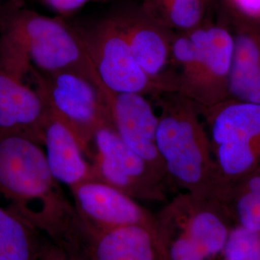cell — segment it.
<instances>
[{"mask_svg": "<svg viewBox=\"0 0 260 260\" xmlns=\"http://www.w3.org/2000/svg\"><path fill=\"white\" fill-rule=\"evenodd\" d=\"M32 69L19 45L0 34V135L20 134L43 145L48 110Z\"/></svg>", "mask_w": 260, "mask_h": 260, "instance_id": "9", "label": "cell"}, {"mask_svg": "<svg viewBox=\"0 0 260 260\" xmlns=\"http://www.w3.org/2000/svg\"><path fill=\"white\" fill-rule=\"evenodd\" d=\"M43 145L48 167L59 183L72 189L94 179L91 161L74 132L49 111Z\"/></svg>", "mask_w": 260, "mask_h": 260, "instance_id": "16", "label": "cell"}, {"mask_svg": "<svg viewBox=\"0 0 260 260\" xmlns=\"http://www.w3.org/2000/svg\"><path fill=\"white\" fill-rule=\"evenodd\" d=\"M200 112L230 192L234 183L260 169V104L229 98Z\"/></svg>", "mask_w": 260, "mask_h": 260, "instance_id": "6", "label": "cell"}, {"mask_svg": "<svg viewBox=\"0 0 260 260\" xmlns=\"http://www.w3.org/2000/svg\"><path fill=\"white\" fill-rule=\"evenodd\" d=\"M216 260H260V235L233 223L223 251Z\"/></svg>", "mask_w": 260, "mask_h": 260, "instance_id": "20", "label": "cell"}, {"mask_svg": "<svg viewBox=\"0 0 260 260\" xmlns=\"http://www.w3.org/2000/svg\"><path fill=\"white\" fill-rule=\"evenodd\" d=\"M81 219L98 229L142 226L154 234V213L137 200L99 180L70 189Z\"/></svg>", "mask_w": 260, "mask_h": 260, "instance_id": "12", "label": "cell"}, {"mask_svg": "<svg viewBox=\"0 0 260 260\" xmlns=\"http://www.w3.org/2000/svg\"><path fill=\"white\" fill-rule=\"evenodd\" d=\"M233 49V30L223 14L217 21L208 15L200 26L176 33L171 53L175 93L200 108L228 100Z\"/></svg>", "mask_w": 260, "mask_h": 260, "instance_id": "3", "label": "cell"}, {"mask_svg": "<svg viewBox=\"0 0 260 260\" xmlns=\"http://www.w3.org/2000/svg\"><path fill=\"white\" fill-rule=\"evenodd\" d=\"M44 7L52 11L56 16L69 18L90 2H103L107 0H38Z\"/></svg>", "mask_w": 260, "mask_h": 260, "instance_id": "21", "label": "cell"}, {"mask_svg": "<svg viewBox=\"0 0 260 260\" xmlns=\"http://www.w3.org/2000/svg\"><path fill=\"white\" fill-rule=\"evenodd\" d=\"M103 91L112 126L121 139L167 177L156 144L159 116L149 103L148 95L112 92L104 87Z\"/></svg>", "mask_w": 260, "mask_h": 260, "instance_id": "13", "label": "cell"}, {"mask_svg": "<svg viewBox=\"0 0 260 260\" xmlns=\"http://www.w3.org/2000/svg\"><path fill=\"white\" fill-rule=\"evenodd\" d=\"M212 3L213 0H143L140 8L160 25L178 33L200 26Z\"/></svg>", "mask_w": 260, "mask_h": 260, "instance_id": "17", "label": "cell"}, {"mask_svg": "<svg viewBox=\"0 0 260 260\" xmlns=\"http://www.w3.org/2000/svg\"><path fill=\"white\" fill-rule=\"evenodd\" d=\"M90 161L94 180L104 182L138 202H167L174 187L121 139L111 122L96 131Z\"/></svg>", "mask_w": 260, "mask_h": 260, "instance_id": "10", "label": "cell"}, {"mask_svg": "<svg viewBox=\"0 0 260 260\" xmlns=\"http://www.w3.org/2000/svg\"><path fill=\"white\" fill-rule=\"evenodd\" d=\"M74 25L104 88L156 98L167 93L137 63L113 14L87 24Z\"/></svg>", "mask_w": 260, "mask_h": 260, "instance_id": "8", "label": "cell"}, {"mask_svg": "<svg viewBox=\"0 0 260 260\" xmlns=\"http://www.w3.org/2000/svg\"><path fill=\"white\" fill-rule=\"evenodd\" d=\"M75 255L88 260H161L154 234L148 229H98L83 220L81 249Z\"/></svg>", "mask_w": 260, "mask_h": 260, "instance_id": "14", "label": "cell"}, {"mask_svg": "<svg viewBox=\"0 0 260 260\" xmlns=\"http://www.w3.org/2000/svg\"><path fill=\"white\" fill-rule=\"evenodd\" d=\"M72 255V254H71ZM75 260H88L86 258H84L83 256H80V255H72Z\"/></svg>", "mask_w": 260, "mask_h": 260, "instance_id": "24", "label": "cell"}, {"mask_svg": "<svg viewBox=\"0 0 260 260\" xmlns=\"http://www.w3.org/2000/svg\"><path fill=\"white\" fill-rule=\"evenodd\" d=\"M59 184L41 144L20 134L0 135V204L75 254L82 221Z\"/></svg>", "mask_w": 260, "mask_h": 260, "instance_id": "1", "label": "cell"}, {"mask_svg": "<svg viewBox=\"0 0 260 260\" xmlns=\"http://www.w3.org/2000/svg\"><path fill=\"white\" fill-rule=\"evenodd\" d=\"M113 15L143 71L166 93H175L171 53L176 33L150 19L140 6L119 10Z\"/></svg>", "mask_w": 260, "mask_h": 260, "instance_id": "11", "label": "cell"}, {"mask_svg": "<svg viewBox=\"0 0 260 260\" xmlns=\"http://www.w3.org/2000/svg\"><path fill=\"white\" fill-rule=\"evenodd\" d=\"M222 14L231 25L234 39L230 99L260 104V26L223 10Z\"/></svg>", "mask_w": 260, "mask_h": 260, "instance_id": "15", "label": "cell"}, {"mask_svg": "<svg viewBox=\"0 0 260 260\" xmlns=\"http://www.w3.org/2000/svg\"><path fill=\"white\" fill-rule=\"evenodd\" d=\"M0 34L15 41L40 73L77 72L101 83L75 25L65 18L6 0L0 3Z\"/></svg>", "mask_w": 260, "mask_h": 260, "instance_id": "5", "label": "cell"}, {"mask_svg": "<svg viewBox=\"0 0 260 260\" xmlns=\"http://www.w3.org/2000/svg\"><path fill=\"white\" fill-rule=\"evenodd\" d=\"M226 206L234 223L260 235V169L231 187Z\"/></svg>", "mask_w": 260, "mask_h": 260, "instance_id": "19", "label": "cell"}, {"mask_svg": "<svg viewBox=\"0 0 260 260\" xmlns=\"http://www.w3.org/2000/svg\"><path fill=\"white\" fill-rule=\"evenodd\" d=\"M31 78L48 111L74 132L90 160L96 131L111 122L103 85L77 72L43 74L34 67Z\"/></svg>", "mask_w": 260, "mask_h": 260, "instance_id": "7", "label": "cell"}, {"mask_svg": "<svg viewBox=\"0 0 260 260\" xmlns=\"http://www.w3.org/2000/svg\"><path fill=\"white\" fill-rule=\"evenodd\" d=\"M38 260H75L65 249L53 242L41 245Z\"/></svg>", "mask_w": 260, "mask_h": 260, "instance_id": "22", "label": "cell"}, {"mask_svg": "<svg viewBox=\"0 0 260 260\" xmlns=\"http://www.w3.org/2000/svg\"><path fill=\"white\" fill-rule=\"evenodd\" d=\"M156 144L166 175L175 189L226 205L229 188L214 158L200 108L178 93H163Z\"/></svg>", "mask_w": 260, "mask_h": 260, "instance_id": "2", "label": "cell"}, {"mask_svg": "<svg viewBox=\"0 0 260 260\" xmlns=\"http://www.w3.org/2000/svg\"><path fill=\"white\" fill-rule=\"evenodd\" d=\"M38 232L0 204V260H38Z\"/></svg>", "mask_w": 260, "mask_h": 260, "instance_id": "18", "label": "cell"}, {"mask_svg": "<svg viewBox=\"0 0 260 260\" xmlns=\"http://www.w3.org/2000/svg\"><path fill=\"white\" fill-rule=\"evenodd\" d=\"M226 205L178 192L154 214L161 260H216L233 225Z\"/></svg>", "mask_w": 260, "mask_h": 260, "instance_id": "4", "label": "cell"}, {"mask_svg": "<svg viewBox=\"0 0 260 260\" xmlns=\"http://www.w3.org/2000/svg\"><path fill=\"white\" fill-rule=\"evenodd\" d=\"M9 2H12L18 6H24V3H25V0H7Z\"/></svg>", "mask_w": 260, "mask_h": 260, "instance_id": "23", "label": "cell"}]
</instances>
